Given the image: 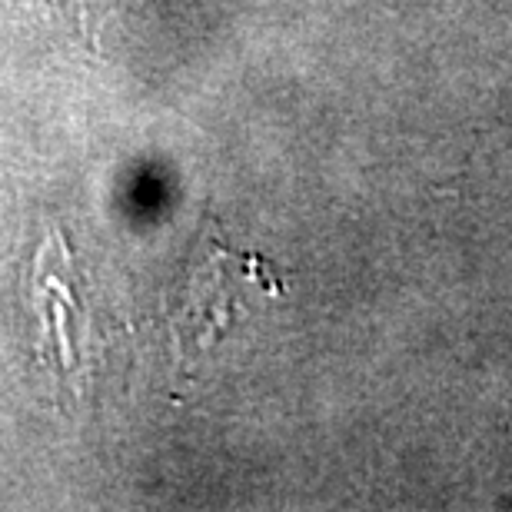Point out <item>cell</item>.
<instances>
[{"mask_svg": "<svg viewBox=\"0 0 512 512\" xmlns=\"http://www.w3.org/2000/svg\"><path fill=\"white\" fill-rule=\"evenodd\" d=\"M283 283L273 280V266L263 256H237L223 243L207 240V253L190 266L183 303L173 310L177 346L197 353L213 343V336L240 320L247 293L270 296Z\"/></svg>", "mask_w": 512, "mask_h": 512, "instance_id": "6da1fadb", "label": "cell"}]
</instances>
